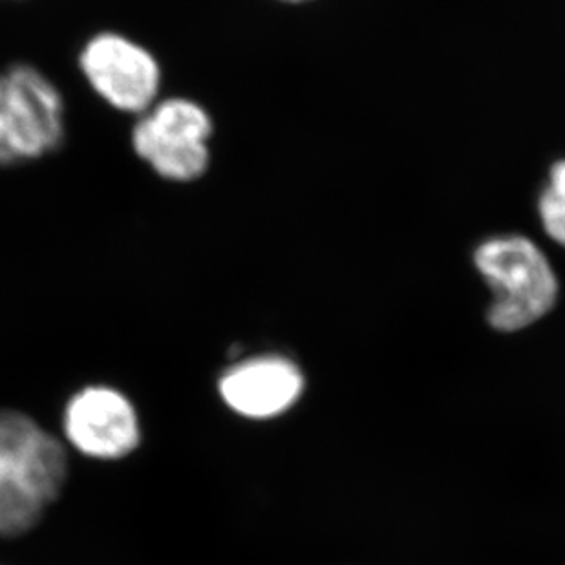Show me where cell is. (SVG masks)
I'll return each mask as SVG.
<instances>
[{"instance_id":"1","label":"cell","mask_w":565,"mask_h":565,"mask_svg":"<svg viewBox=\"0 0 565 565\" xmlns=\"http://www.w3.org/2000/svg\"><path fill=\"white\" fill-rule=\"evenodd\" d=\"M68 478L63 443L17 411H0V536L30 533Z\"/></svg>"},{"instance_id":"2","label":"cell","mask_w":565,"mask_h":565,"mask_svg":"<svg viewBox=\"0 0 565 565\" xmlns=\"http://www.w3.org/2000/svg\"><path fill=\"white\" fill-rule=\"evenodd\" d=\"M472 260L491 289L486 317L492 330L516 333L555 310L561 295L555 267L527 236L487 238Z\"/></svg>"},{"instance_id":"3","label":"cell","mask_w":565,"mask_h":565,"mask_svg":"<svg viewBox=\"0 0 565 565\" xmlns=\"http://www.w3.org/2000/svg\"><path fill=\"white\" fill-rule=\"evenodd\" d=\"M63 136V97L52 81L26 64L0 74V166L38 160Z\"/></svg>"},{"instance_id":"4","label":"cell","mask_w":565,"mask_h":565,"mask_svg":"<svg viewBox=\"0 0 565 565\" xmlns=\"http://www.w3.org/2000/svg\"><path fill=\"white\" fill-rule=\"evenodd\" d=\"M211 130V119L200 105L167 99L150 107L134 127V149L160 177L191 182L207 169Z\"/></svg>"},{"instance_id":"5","label":"cell","mask_w":565,"mask_h":565,"mask_svg":"<svg viewBox=\"0 0 565 565\" xmlns=\"http://www.w3.org/2000/svg\"><path fill=\"white\" fill-rule=\"evenodd\" d=\"M81 68L94 90L124 113H147L160 90V66L128 39L102 33L86 44Z\"/></svg>"},{"instance_id":"6","label":"cell","mask_w":565,"mask_h":565,"mask_svg":"<svg viewBox=\"0 0 565 565\" xmlns=\"http://www.w3.org/2000/svg\"><path fill=\"white\" fill-rule=\"evenodd\" d=\"M66 438L77 450L99 459L124 458L138 447V417L130 401L116 390H81L64 414Z\"/></svg>"},{"instance_id":"7","label":"cell","mask_w":565,"mask_h":565,"mask_svg":"<svg viewBox=\"0 0 565 565\" xmlns=\"http://www.w3.org/2000/svg\"><path fill=\"white\" fill-rule=\"evenodd\" d=\"M305 374L291 359L260 355L227 370L220 379V395L231 411L252 419L280 416L305 392Z\"/></svg>"},{"instance_id":"8","label":"cell","mask_w":565,"mask_h":565,"mask_svg":"<svg viewBox=\"0 0 565 565\" xmlns=\"http://www.w3.org/2000/svg\"><path fill=\"white\" fill-rule=\"evenodd\" d=\"M539 216L545 235L565 249V160L551 167L544 191L540 192Z\"/></svg>"},{"instance_id":"9","label":"cell","mask_w":565,"mask_h":565,"mask_svg":"<svg viewBox=\"0 0 565 565\" xmlns=\"http://www.w3.org/2000/svg\"><path fill=\"white\" fill-rule=\"evenodd\" d=\"M284 2H308V0H284Z\"/></svg>"}]
</instances>
